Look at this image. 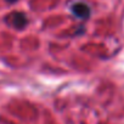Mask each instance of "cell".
<instances>
[{
	"mask_svg": "<svg viewBox=\"0 0 124 124\" xmlns=\"http://www.w3.org/2000/svg\"><path fill=\"white\" fill-rule=\"evenodd\" d=\"M6 21L12 27H15L16 29H23L28 23V20H27L26 15L22 14V12H14V14L9 15L6 17Z\"/></svg>",
	"mask_w": 124,
	"mask_h": 124,
	"instance_id": "obj_1",
	"label": "cell"
},
{
	"mask_svg": "<svg viewBox=\"0 0 124 124\" xmlns=\"http://www.w3.org/2000/svg\"><path fill=\"white\" fill-rule=\"evenodd\" d=\"M72 12L79 17V18H83V20H86L89 16H90V9L88 5L83 4V3H77L72 6Z\"/></svg>",
	"mask_w": 124,
	"mask_h": 124,
	"instance_id": "obj_2",
	"label": "cell"
},
{
	"mask_svg": "<svg viewBox=\"0 0 124 124\" xmlns=\"http://www.w3.org/2000/svg\"><path fill=\"white\" fill-rule=\"evenodd\" d=\"M8 3H15V1H17V0H6Z\"/></svg>",
	"mask_w": 124,
	"mask_h": 124,
	"instance_id": "obj_3",
	"label": "cell"
}]
</instances>
